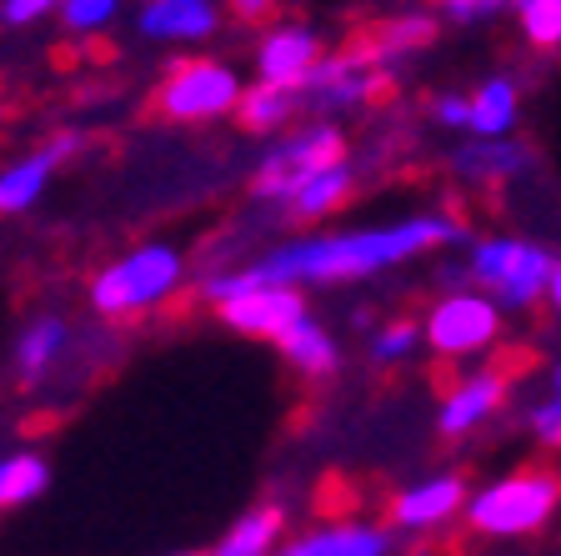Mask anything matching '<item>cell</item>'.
Listing matches in <instances>:
<instances>
[{
  "instance_id": "14",
  "label": "cell",
  "mask_w": 561,
  "mask_h": 556,
  "mask_svg": "<svg viewBox=\"0 0 561 556\" xmlns=\"http://www.w3.org/2000/svg\"><path fill=\"white\" fill-rule=\"evenodd\" d=\"M276 556H391V532L376 522H327L301 532L296 542H286Z\"/></svg>"
},
{
  "instance_id": "5",
  "label": "cell",
  "mask_w": 561,
  "mask_h": 556,
  "mask_svg": "<svg viewBox=\"0 0 561 556\" xmlns=\"http://www.w3.org/2000/svg\"><path fill=\"white\" fill-rule=\"evenodd\" d=\"M245 86L236 76V66L226 60H181L165 70V81L156 86V116L175 121V126H201V121H221L241 105Z\"/></svg>"
},
{
  "instance_id": "26",
  "label": "cell",
  "mask_w": 561,
  "mask_h": 556,
  "mask_svg": "<svg viewBox=\"0 0 561 556\" xmlns=\"http://www.w3.org/2000/svg\"><path fill=\"white\" fill-rule=\"evenodd\" d=\"M421 341H426V337H421V326H416V321H386L381 331L371 337V361H376V366L407 361L411 351L421 347Z\"/></svg>"
},
{
  "instance_id": "3",
  "label": "cell",
  "mask_w": 561,
  "mask_h": 556,
  "mask_svg": "<svg viewBox=\"0 0 561 556\" xmlns=\"http://www.w3.org/2000/svg\"><path fill=\"white\" fill-rule=\"evenodd\" d=\"M186 286V256L171 241H140L126 256L105 261L91 276V311L105 321H130L140 311H156Z\"/></svg>"
},
{
  "instance_id": "22",
  "label": "cell",
  "mask_w": 561,
  "mask_h": 556,
  "mask_svg": "<svg viewBox=\"0 0 561 556\" xmlns=\"http://www.w3.org/2000/svg\"><path fill=\"white\" fill-rule=\"evenodd\" d=\"M66 347H70V326L60 316H35L21 331V341H15V371L25 382H35V376H46L66 356Z\"/></svg>"
},
{
  "instance_id": "9",
  "label": "cell",
  "mask_w": 561,
  "mask_h": 556,
  "mask_svg": "<svg viewBox=\"0 0 561 556\" xmlns=\"http://www.w3.org/2000/svg\"><path fill=\"white\" fill-rule=\"evenodd\" d=\"M321 60H327V50H321V35H316L311 25L280 21V25H271V31L261 35V46H256V81L301 95V86L311 81V70L321 66Z\"/></svg>"
},
{
  "instance_id": "8",
  "label": "cell",
  "mask_w": 561,
  "mask_h": 556,
  "mask_svg": "<svg viewBox=\"0 0 561 556\" xmlns=\"http://www.w3.org/2000/svg\"><path fill=\"white\" fill-rule=\"evenodd\" d=\"M381 81H386V70L371 60V50L351 46V50L327 56L311 70V81L301 86V105L316 111V116H346V111L371 101Z\"/></svg>"
},
{
  "instance_id": "6",
  "label": "cell",
  "mask_w": 561,
  "mask_h": 556,
  "mask_svg": "<svg viewBox=\"0 0 561 556\" xmlns=\"http://www.w3.org/2000/svg\"><path fill=\"white\" fill-rule=\"evenodd\" d=\"M502 321L506 311L491 302L486 291L477 286H456V291H442L421 321V337L432 347V356L442 361H467V356H481L502 341Z\"/></svg>"
},
{
  "instance_id": "34",
  "label": "cell",
  "mask_w": 561,
  "mask_h": 556,
  "mask_svg": "<svg viewBox=\"0 0 561 556\" xmlns=\"http://www.w3.org/2000/svg\"><path fill=\"white\" fill-rule=\"evenodd\" d=\"M175 556H210V552H175Z\"/></svg>"
},
{
  "instance_id": "23",
  "label": "cell",
  "mask_w": 561,
  "mask_h": 556,
  "mask_svg": "<svg viewBox=\"0 0 561 556\" xmlns=\"http://www.w3.org/2000/svg\"><path fill=\"white\" fill-rule=\"evenodd\" d=\"M306 105L296 91H280V86H266V81H251L241 95V105H236V121H241L245 131H256V136H276L280 126L291 116H301Z\"/></svg>"
},
{
  "instance_id": "24",
  "label": "cell",
  "mask_w": 561,
  "mask_h": 556,
  "mask_svg": "<svg viewBox=\"0 0 561 556\" xmlns=\"http://www.w3.org/2000/svg\"><path fill=\"white\" fill-rule=\"evenodd\" d=\"M50 487V466L35 452H11L0 456V511H15L25 501H35Z\"/></svg>"
},
{
  "instance_id": "7",
  "label": "cell",
  "mask_w": 561,
  "mask_h": 556,
  "mask_svg": "<svg viewBox=\"0 0 561 556\" xmlns=\"http://www.w3.org/2000/svg\"><path fill=\"white\" fill-rule=\"evenodd\" d=\"M346 161V136H341L336 121H311V126L291 131L286 140H276V151L256 166L251 175V196L256 201H286L296 196V185L311 181L316 171Z\"/></svg>"
},
{
  "instance_id": "11",
  "label": "cell",
  "mask_w": 561,
  "mask_h": 556,
  "mask_svg": "<svg viewBox=\"0 0 561 556\" xmlns=\"http://www.w3.org/2000/svg\"><path fill=\"white\" fill-rule=\"evenodd\" d=\"M467 501H471V491L461 476L436 472L391 497V522H397L401 532H436V526H446L451 517H467Z\"/></svg>"
},
{
  "instance_id": "2",
  "label": "cell",
  "mask_w": 561,
  "mask_h": 556,
  "mask_svg": "<svg viewBox=\"0 0 561 556\" xmlns=\"http://www.w3.org/2000/svg\"><path fill=\"white\" fill-rule=\"evenodd\" d=\"M551 276H557V256L522 236H486L467 246V261L446 271V286H477L486 291L502 311H531L547 302Z\"/></svg>"
},
{
  "instance_id": "30",
  "label": "cell",
  "mask_w": 561,
  "mask_h": 556,
  "mask_svg": "<svg viewBox=\"0 0 561 556\" xmlns=\"http://www.w3.org/2000/svg\"><path fill=\"white\" fill-rule=\"evenodd\" d=\"M432 121L436 126H451V131H467L471 126V95H456V91L432 95Z\"/></svg>"
},
{
  "instance_id": "19",
  "label": "cell",
  "mask_w": 561,
  "mask_h": 556,
  "mask_svg": "<svg viewBox=\"0 0 561 556\" xmlns=\"http://www.w3.org/2000/svg\"><path fill=\"white\" fill-rule=\"evenodd\" d=\"M56 166L60 161L46 151V146H41L35 156H21V161L5 166V171H0V216H25L35 201L46 196Z\"/></svg>"
},
{
  "instance_id": "4",
  "label": "cell",
  "mask_w": 561,
  "mask_h": 556,
  "mask_svg": "<svg viewBox=\"0 0 561 556\" xmlns=\"http://www.w3.org/2000/svg\"><path fill=\"white\" fill-rule=\"evenodd\" d=\"M557 507H561V476L531 466V472L496 476V481L471 491L467 526L477 536H491V542H516V536L541 532L557 517Z\"/></svg>"
},
{
  "instance_id": "15",
  "label": "cell",
  "mask_w": 561,
  "mask_h": 556,
  "mask_svg": "<svg viewBox=\"0 0 561 556\" xmlns=\"http://www.w3.org/2000/svg\"><path fill=\"white\" fill-rule=\"evenodd\" d=\"M522 121V91H516L512 76H486V81L471 91V140H506Z\"/></svg>"
},
{
  "instance_id": "17",
  "label": "cell",
  "mask_w": 561,
  "mask_h": 556,
  "mask_svg": "<svg viewBox=\"0 0 561 556\" xmlns=\"http://www.w3.org/2000/svg\"><path fill=\"white\" fill-rule=\"evenodd\" d=\"M456 175L471 185H506L526 171V146H516L512 136L506 140H471L456 151Z\"/></svg>"
},
{
  "instance_id": "27",
  "label": "cell",
  "mask_w": 561,
  "mask_h": 556,
  "mask_svg": "<svg viewBox=\"0 0 561 556\" xmlns=\"http://www.w3.org/2000/svg\"><path fill=\"white\" fill-rule=\"evenodd\" d=\"M121 15V0H66L60 5V25L70 35H95Z\"/></svg>"
},
{
  "instance_id": "1",
  "label": "cell",
  "mask_w": 561,
  "mask_h": 556,
  "mask_svg": "<svg viewBox=\"0 0 561 556\" xmlns=\"http://www.w3.org/2000/svg\"><path fill=\"white\" fill-rule=\"evenodd\" d=\"M467 241V226L442 211H421L386 226H356V231H316L296 241L271 246L261 261L280 286H341V281H366L386 266H407L426 251Z\"/></svg>"
},
{
  "instance_id": "12",
  "label": "cell",
  "mask_w": 561,
  "mask_h": 556,
  "mask_svg": "<svg viewBox=\"0 0 561 556\" xmlns=\"http://www.w3.org/2000/svg\"><path fill=\"white\" fill-rule=\"evenodd\" d=\"M506 392H512L506 371H496V366L467 371V376L442 396V406H436V431H442V436H467V431L486 427V421L502 411Z\"/></svg>"
},
{
  "instance_id": "29",
  "label": "cell",
  "mask_w": 561,
  "mask_h": 556,
  "mask_svg": "<svg viewBox=\"0 0 561 556\" xmlns=\"http://www.w3.org/2000/svg\"><path fill=\"white\" fill-rule=\"evenodd\" d=\"M436 11L451 25H481V21H496L502 11H512V0H436Z\"/></svg>"
},
{
  "instance_id": "10",
  "label": "cell",
  "mask_w": 561,
  "mask_h": 556,
  "mask_svg": "<svg viewBox=\"0 0 561 556\" xmlns=\"http://www.w3.org/2000/svg\"><path fill=\"white\" fill-rule=\"evenodd\" d=\"M221 31V0H140L136 35L156 46H201Z\"/></svg>"
},
{
  "instance_id": "18",
  "label": "cell",
  "mask_w": 561,
  "mask_h": 556,
  "mask_svg": "<svg viewBox=\"0 0 561 556\" xmlns=\"http://www.w3.org/2000/svg\"><path fill=\"white\" fill-rule=\"evenodd\" d=\"M276 351L286 356V366H291V371H301L306 382H321V376H331V371H336V361H341L336 337H331V331L316 321V316L296 321L291 331L276 341Z\"/></svg>"
},
{
  "instance_id": "20",
  "label": "cell",
  "mask_w": 561,
  "mask_h": 556,
  "mask_svg": "<svg viewBox=\"0 0 561 556\" xmlns=\"http://www.w3.org/2000/svg\"><path fill=\"white\" fill-rule=\"evenodd\" d=\"M280 532H286V511L280 507H251L236 517V526L210 546V556H276Z\"/></svg>"
},
{
  "instance_id": "25",
  "label": "cell",
  "mask_w": 561,
  "mask_h": 556,
  "mask_svg": "<svg viewBox=\"0 0 561 556\" xmlns=\"http://www.w3.org/2000/svg\"><path fill=\"white\" fill-rule=\"evenodd\" d=\"M512 15L522 25L526 46L561 50V0H512Z\"/></svg>"
},
{
  "instance_id": "32",
  "label": "cell",
  "mask_w": 561,
  "mask_h": 556,
  "mask_svg": "<svg viewBox=\"0 0 561 556\" xmlns=\"http://www.w3.org/2000/svg\"><path fill=\"white\" fill-rule=\"evenodd\" d=\"M226 11H231L236 21H245V25H261V21L276 15V0H226Z\"/></svg>"
},
{
  "instance_id": "28",
  "label": "cell",
  "mask_w": 561,
  "mask_h": 556,
  "mask_svg": "<svg viewBox=\"0 0 561 556\" xmlns=\"http://www.w3.org/2000/svg\"><path fill=\"white\" fill-rule=\"evenodd\" d=\"M526 427H531V436L541 446H561V366L551 371V392L526 411Z\"/></svg>"
},
{
  "instance_id": "13",
  "label": "cell",
  "mask_w": 561,
  "mask_h": 556,
  "mask_svg": "<svg viewBox=\"0 0 561 556\" xmlns=\"http://www.w3.org/2000/svg\"><path fill=\"white\" fill-rule=\"evenodd\" d=\"M306 316L311 311H306L301 286H261V291H251V296H241V302L221 306V321L256 341H280L296 321H306Z\"/></svg>"
},
{
  "instance_id": "35",
  "label": "cell",
  "mask_w": 561,
  "mask_h": 556,
  "mask_svg": "<svg viewBox=\"0 0 561 556\" xmlns=\"http://www.w3.org/2000/svg\"><path fill=\"white\" fill-rule=\"evenodd\" d=\"M0 21H5V0H0Z\"/></svg>"
},
{
  "instance_id": "31",
  "label": "cell",
  "mask_w": 561,
  "mask_h": 556,
  "mask_svg": "<svg viewBox=\"0 0 561 556\" xmlns=\"http://www.w3.org/2000/svg\"><path fill=\"white\" fill-rule=\"evenodd\" d=\"M60 5H66V0H5V25H35L50 11L60 15Z\"/></svg>"
},
{
  "instance_id": "21",
  "label": "cell",
  "mask_w": 561,
  "mask_h": 556,
  "mask_svg": "<svg viewBox=\"0 0 561 556\" xmlns=\"http://www.w3.org/2000/svg\"><path fill=\"white\" fill-rule=\"evenodd\" d=\"M351 185H356V171H351V161L327 166V171H316L311 181L296 185V196L286 201V211H291L296 220H321V216H331V211L346 206V201H351Z\"/></svg>"
},
{
  "instance_id": "33",
  "label": "cell",
  "mask_w": 561,
  "mask_h": 556,
  "mask_svg": "<svg viewBox=\"0 0 561 556\" xmlns=\"http://www.w3.org/2000/svg\"><path fill=\"white\" fill-rule=\"evenodd\" d=\"M547 306L561 316V256H557V276H551V291H547Z\"/></svg>"
},
{
  "instance_id": "16",
  "label": "cell",
  "mask_w": 561,
  "mask_h": 556,
  "mask_svg": "<svg viewBox=\"0 0 561 556\" xmlns=\"http://www.w3.org/2000/svg\"><path fill=\"white\" fill-rule=\"evenodd\" d=\"M436 41V15H426V11H401V15H391V21L381 25V31L366 41V50H371V60L391 76V70L401 66V60H411L416 50H426Z\"/></svg>"
}]
</instances>
